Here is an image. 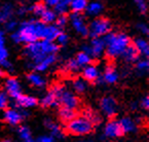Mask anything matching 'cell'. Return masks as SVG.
Listing matches in <instances>:
<instances>
[{"instance_id": "cell-1", "label": "cell", "mask_w": 149, "mask_h": 142, "mask_svg": "<svg viewBox=\"0 0 149 142\" xmlns=\"http://www.w3.org/2000/svg\"><path fill=\"white\" fill-rule=\"evenodd\" d=\"M47 24L38 21H26L19 27L17 32L11 34V39L15 43H31L38 39H45Z\"/></svg>"}, {"instance_id": "cell-2", "label": "cell", "mask_w": 149, "mask_h": 142, "mask_svg": "<svg viewBox=\"0 0 149 142\" xmlns=\"http://www.w3.org/2000/svg\"><path fill=\"white\" fill-rule=\"evenodd\" d=\"M60 46L58 43L46 39H38L31 43H27L25 48V55L32 60V64L41 62L48 54H56Z\"/></svg>"}, {"instance_id": "cell-3", "label": "cell", "mask_w": 149, "mask_h": 142, "mask_svg": "<svg viewBox=\"0 0 149 142\" xmlns=\"http://www.w3.org/2000/svg\"><path fill=\"white\" fill-rule=\"evenodd\" d=\"M106 44V56L109 59H114L121 56L123 52L131 43V38L125 33H113L108 32L102 36Z\"/></svg>"}, {"instance_id": "cell-4", "label": "cell", "mask_w": 149, "mask_h": 142, "mask_svg": "<svg viewBox=\"0 0 149 142\" xmlns=\"http://www.w3.org/2000/svg\"><path fill=\"white\" fill-rule=\"evenodd\" d=\"M94 125L84 115L75 116L70 122H66V132L73 136H84L92 133Z\"/></svg>"}, {"instance_id": "cell-5", "label": "cell", "mask_w": 149, "mask_h": 142, "mask_svg": "<svg viewBox=\"0 0 149 142\" xmlns=\"http://www.w3.org/2000/svg\"><path fill=\"white\" fill-rule=\"evenodd\" d=\"M111 22L106 17L95 19L88 27V36L92 38L102 37L111 31Z\"/></svg>"}, {"instance_id": "cell-6", "label": "cell", "mask_w": 149, "mask_h": 142, "mask_svg": "<svg viewBox=\"0 0 149 142\" xmlns=\"http://www.w3.org/2000/svg\"><path fill=\"white\" fill-rule=\"evenodd\" d=\"M65 90V87L61 85H56L51 89V91L43 97L40 102L42 107L48 108V107H55L59 105V97L62 94V92Z\"/></svg>"}, {"instance_id": "cell-7", "label": "cell", "mask_w": 149, "mask_h": 142, "mask_svg": "<svg viewBox=\"0 0 149 142\" xmlns=\"http://www.w3.org/2000/svg\"><path fill=\"white\" fill-rule=\"evenodd\" d=\"M29 113L25 110H17V109H6L4 110V114H3V118L4 120L11 126H17L21 124L24 118H28Z\"/></svg>"}, {"instance_id": "cell-8", "label": "cell", "mask_w": 149, "mask_h": 142, "mask_svg": "<svg viewBox=\"0 0 149 142\" xmlns=\"http://www.w3.org/2000/svg\"><path fill=\"white\" fill-rule=\"evenodd\" d=\"M100 107L104 114L107 118H112L117 112V102L116 100L112 97H104L100 101Z\"/></svg>"}, {"instance_id": "cell-9", "label": "cell", "mask_w": 149, "mask_h": 142, "mask_svg": "<svg viewBox=\"0 0 149 142\" xmlns=\"http://www.w3.org/2000/svg\"><path fill=\"white\" fill-rule=\"evenodd\" d=\"M70 20L73 28L75 29V31L78 34H80L82 37L88 36V27L84 23V19L80 15V13H73L70 15Z\"/></svg>"}, {"instance_id": "cell-10", "label": "cell", "mask_w": 149, "mask_h": 142, "mask_svg": "<svg viewBox=\"0 0 149 142\" xmlns=\"http://www.w3.org/2000/svg\"><path fill=\"white\" fill-rule=\"evenodd\" d=\"M59 105L76 109L79 105V99L73 93L69 92L65 89L59 97Z\"/></svg>"}, {"instance_id": "cell-11", "label": "cell", "mask_w": 149, "mask_h": 142, "mask_svg": "<svg viewBox=\"0 0 149 142\" xmlns=\"http://www.w3.org/2000/svg\"><path fill=\"white\" fill-rule=\"evenodd\" d=\"M104 134L108 138H118L125 135L119 122L114 120H111L107 122V125L105 126V129H104Z\"/></svg>"}, {"instance_id": "cell-12", "label": "cell", "mask_w": 149, "mask_h": 142, "mask_svg": "<svg viewBox=\"0 0 149 142\" xmlns=\"http://www.w3.org/2000/svg\"><path fill=\"white\" fill-rule=\"evenodd\" d=\"M5 90L8 96H10L13 99L18 98L21 94H22V90H21L20 83L18 79L15 77H9L5 81Z\"/></svg>"}, {"instance_id": "cell-13", "label": "cell", "mask_w": 149, "mask_h": 142, "mask_svg": "<svg viewBox=\"0 0 149 142\" xmlns=\"http://www.w3.org/2000/svg\"><path fill=\"white\" fill-rule=\"evenodd\" d=\"M91 57L99 58L101 57L102 54L104 52L106 48V44L104 42L103 38L101 37H95L92 39L91 42Z\"/></svg>"}, {"instance_id": "cell-14", "label": "cell", "mask_w": 149, "mask_h": 142, "mask_svg": "<svg viewBox=\"0 0 149 142\" xmlns=\"http://www.w3.org/2000/svg\"><path fill=\"white\" fill-rule=\"evenodd\" d=\"M121 57L123 58V60H125L127 63H135V62H137L139 60L140 52L137 50L135 44L131 42V43L125 48V50L123 52Z\"/></svg>"}, {"instance_id": "cell-15", "label": "cell", "mask_w": 149, "mask_h": 142, "mask_svg": "<svg viewBox=\"0 0 149 142\" xmlns=\"http://www.w3.org/2000/svg\"><path fill=\"white\" fill-rule=\"evenodd\" d=\"M56 61H57V56H56V54H48V55L45 56V58H44L41 62H39V63H37V64L30 63L29 66H30L33 70H35V71H45V70L51 65H53Z\"/></svg>"}, {"instance_id": "cell-16", "label": "cell", "mask_w": 149, "mask_h": 142, "mask_svg": "<svg viewBox=\"0 0 149 142\" xmlns=\"http://www.w3.org/2000/svg\"><path fill=\"white\" fill-rule=\"evenodd\" d=\"M15 105L19 108H30L34 107L38 104V100L35 97L28 96V95H23L21 94L18 98L15 99Z\"/></svg>"}, {"instance_id": "cell-17", "label": "cell", "mask_w": 149, "mask_h": 142, "mask_svg": "<svg viewBox=\"0 0 149 142\" xmlns=\"http://www.w3.org/2000/svg\"><path fill=\"white\" fill-rule=\"evenodd\" d=\"M82 75H84V78L86 80L91 81V83H96L98 77L100 76V72H99V69L97 68V66L88 64V65L84 66Z\"/></svg>"}, {"instance_id": "cell-18", "label": "cell", "mask_w": 149, "mask_h": 142, "mask_svg": "<svg viewBox=\"0 0 149 142\" xmlns=\"http://www.w3.org/2000/svg\"><path fill=\"white\" fill-rule=\"evenodd\" d=\"M58 114H59L60 120L63 122H65V124L70 122L71 120H73L75 116H77V113H76V111H75V109L70 108V107H66V106H62L59 109Z\"/></svg>"}, {"instance_id": "cell-19", "label": "cell", "mask_w": 149, "mask_h": 142, "mask_svg": "<svg viewBox=\"0 0 149 142\" xmlns=\"http://www.w3.org/2000/svg\"><path fill=\"white\" fill-rule=\"evenodd\" d=\"M103 79H104V83H115L118 80V73H117L116 69L114 68V66L108 65L106 67Z\"/></svg>"}, {"instance_id": "cell-20", "label": "cell", "mask_w": 149, "mask_h": 142, "mask_svg": "<svg viewBox=\"0 0 149 142\" xmlns=\"http://www.w3.org/2000/svg\"><path fill=\"white\" fill-rule=\"evenodd\" d=\"M119 124H120V127L123 129V133H134V132L137 131V127L135 125L134 120H132L131 118H127V116H125L123 118L120 120H119Z\"/></svg>"}, {"instance_id": "cell-21", "label": "cell", "mask_w": 149, "mask_h": 142, "mask_svg": "<svg viewBox=\"0 0 149 142\" xmlns=\"http://www.w3.org/2000/svg\"><path fill=\"white\" fill-rule=\"evenodd\" d=\"M44 126L52 132V136H53L54 138H62L63 134H62L61 129H60L59 126H58L57 124H55L53 120H51L49 118L44 120Z\"/></svg>"}, {"instance_id": "cell-22", "label": "cell", "mask_w": 149, "mask_h": 142, "mask_svg": "<svg viewBox=\"0 0 149 142\" xmlns=\"http://www.w3.org/2000/svg\"><path fill=\"white\" fill-rule=\"evenodd\" d=\"M134 44L137 48V50H139L140 55H143L145 58H148V56H149V44L146 40L142 39V38H138V39L135 40Z\"/></svg>"}, {"instance_id": "cell-23", "label": "cell", "mask_w": 149, "mask_h": 142, "mask_svg": "<svg viewBox=\"0 0 149 142\" xmlns=\"http://www.w3.org/2000/svg\"><path fill=\"white\" fill-rule=\"evenodd\" d=\"M27 79H28V81L33 87H42L45 85V80L43 79V77H41L37 73H34V72L29 73L27 75Z\"/></svg>"}, {"instance_id": "cell-24", "label": "cell", "mask_w": 149, "mask_h": 142, "mask_svg": "<svg viewBox=\"0 0 149 142\" xmlns=\"http://www.w3.org/2000/svg\"><path fill=\"white\" fill-rule=\"evenodd\" d=\"M13 13V7L10 4H5L0 7V23L10 20Z\"/></svg>"}, {"instance_id": "cell-25", "label": "cell", "mask_w": 149, "mask_h": 142, "mask_svg": "<svg viewBox=\"0 0 149 142\" xmlns=\"http://www.w3.org/2000/svg\"><path fill=\"white\" fill-rule=\"evenodd\" d=\"M84 10L86 11L88 15H98L99 13L103 10V4L99 1H96V2H92L88 5H86V9Z\"/></svg>"}, {"instance_id": "cell-26", "label": "cell", "mask_w": 149, "mask_h": 142, "mask_svg": "<svg viewBox=\"0 0 149 142\" xmlns=\"http://www.w3.org/2000/svg\"><path fill=\"white\" fill-rule=\"evenodd\" d=\"M88 5V0H71L70 5L73 13H82Z\"/></svg>"}, {"instance_id": "cell-27", "label": "cell", "mask_w": 149, "mask_h": 142, "mask_svg": "<svg viewBox=\"0 0 149 142\" xmlns=\"http://www.w3.org/2000/svg\"><path fill=\"white\" fill-rule=\"evenodd\" d=\"M84 115L86 116V118H88V120H90L94 126L99 125L102 120L101 115H100L98 112L94 111V110H92V109H86V111H84Z\"/></svg>"}, {"instance_id": "cell-28", "label": "cell", "mask_w": 149, "mask_h": 142, "mask_svg": "<svg viewBox=\"0 0 149 142\" xmlns=\"http://www.w3.org/2000/svg\"><path fill=\"white\" fill-rule=\"evenodd\" d=\"M18 134H19V137L21 138L22 140L26 142H32V133H31L30 129L26 126H21L20 128L18 129Z\"/></svg>"}, {"instance_id": "cell-29", "label": "cell", "mask_w": 149, "mask_h": 142, "mask_svg": "<svg viewBox=\"0 0 149 142\" xmlns=\"http://www.w3.org/2000/svg\"><path fill=\"white\" fill-rule=\"evenodd\" d=\"M56 15H57V13H56L55 11L46 8L45 10L41 13V15H40L39 17H40V20H41V22L45 23V24H51V23H53L54 21L56 20V17H57Z\"/></svg>"}, {"instance_id": "cell-30", "label": "cell", "mask_w": 149, "mask_h": 142, "mask_svg": "<svg viewBox=\"0 0 149 142\" xmlns=\"http://www.w3.org/2000/svg\"><path fill=\"white\" fill-rule=\"evenodd\" d=\"M75 59H76L77 63L79 64L80 67H84V66L88 65V64H91V61H92V57L84 52H81L79 54H77Z\"/></svg>"}, {"instance_id": "cell-31", "label": "cell", "mask_w": 149, "mask_h": 142, "mask_svg": "<svg viewBox=\"0 0 149 142\" xmlns=\"http://www.w3.org/2000/svg\"><path fill=\"white\" fill-rule=\"evenodd\" d=\"M73 89L77 94H82V93L86 92V81L81 78H77L73 81Z\"/></svg>"}, {"instance_id": "cell-32", "label": "cell", "mask_w": 149, "mask_h": 142, "mask_svg": "<svg viewBox=\"0 0 149 142\" xmlns=\"http://www.w3.org/2000/svg\"><path fill=\"white\" fill-rule=\"evenodd\" d=\"M46 8H47V7H46V5L44 4V3L38 2V3H35V4L33 5V6L31 7L29 10H31L33 13H34V15H37V17H40V15H41V13H43Z\"/></svg>"}, {"instance_id": "cell-33", "label": "cell", "mask_w": 149, "mask_h": 142, "mask_svg": "<svg viewBox=\"0 0 149 142\" xmlns=\"http://www.w3.org/2000/svg\"><path fill=\"white\" fill-rule=\"evenodd\" d=\"M68 20L69 17L66 15V13H62V15H59V17H56V26L59 27L60 29L64 28V27L67 25L68 23Z\"/></svg>"}, {"instance_id": "cell-34", "label": "cell", "mask_w": 149, "mask_h": 142, "mask_svg": "<svg viewBox=\"0 0 149 142\" xmlns=\"http://www.w3.org/2000/svg\"><path fill=\"white\" fill-rule=\"evenodd\" d=\"M148 68H149V62L147 59L145 60H141V61H138L137 63V70L141 74H144L145 73L148 72Z\"/></svg>"}, {"instance_id": "cell-35", "label": "cell", "mask_w": 149, "mask_h": 142, "mask_svg": "<svg viewBox=\"0 0 149 142\" xmlns=\"http://www.w3.org/2000/svg\"><path fill=\"white\" fill-rule=\"evenodd\" d=\"M80 66L79 64L77 63L76 59H71L69 60L67 63H66V69L68 70V71H72V72H76L80 69Z\"/></svg>"}, {"instance_id": "cell-36", "label": "cell", "mask_w": 149, "mask_h": 142, "mask_svg": "<svg viewBox=\"0 0 149 142\" xmlns=\"http://www.w3.org/2000/svg\"><path fill=\"white\" fill-rule=\"evenodd\" d=\"M134 1L136 3L137 7H138L139 11L142 15H146L147 10H148V5H147L146 0H134Z\"/></svg>"}, {"instance_id": "cell-37", "label": "cell", "mask_w": 149, "mask_h": 142, "mask_svg": "<svg viewBox=\"0 0 149 142\" xmlns=\"http://www.w3.org/2000/svg\"><path fill=\"white\" fill-rule=\"evenodd\" d=\"M56 40H57V42H58V45H62V46H63V45H66V44L68 43L69 37H68V35L65 34V33L60 32V34L57 36Z\"/></svg>"}, {"instance_id": "cell-38", "label": "cell", "mask_w": 149, "mask_h": 142, "mask_svg": "<svg viewBox=\"0 0 149 142\" xmlns=\"http://www.w3.org/2000/svg\"><path fill=\"white\" fill-rule=\"evenodd\" d=\"M8 104V99H7V94L4 92H0V110L5 109Z\"/></svg>"}, {"instance_id": "cell-39", "label": "cell", "mask_w": 149, "mask_h": 142, "mask_svg": "<svg viewBox=\"0 0 149 142\" xmlns=\"http://www.w3.org/2000/svg\"><path fill=\"white\" fill-rule=\"evenodd\" d=\"M0 66H1L5 71H13V64H11L9 61H7V59H4L3 61L0 62Z\"/></svg>"}, {"instance_id": "cell-40", "label": "cell", "mask_w": 149, "mask_h": 142, "mask_svg": "<svg viewBox=\"0 0 149 142\" xmlns=\"http://www.w3.org/2000/svg\"><path fill=\"white\" fill-rule=\"evenodd\" d=\"M18 27V23L15 22V21H6V23H5V29H6L7 31H13L15 30V28Z\"/></svg>"}, {"instance_id": "cell-41", "label": "cell", "mask_w": 149, "mask_h": 142, "mask_svg": "<svg viewBox=\"0 0 149 142\" xmlns=\"http://www.w3.org/2000/svg\"><path fill=\"white\" fill-rule=\"evenodd\" d=\"M7 57H8V52H7L6 48H0V62L3 61L4 59H7Z\"/></svg>"}, {"instance_id": "cell-42", "label": "cell", "mask_w": 149, "mask_h": 142, "mask_svg": "<svg viewBox=\"0 0 149 142\" xmlns=\"http://www.w3.org/2000/svg\"><path fill=\"white\" fill-rule=\"evenodd\" d=\"M55 138L53 136H41V137L37 138V141L39 142H53Z\"/></svg>"}, {"instance_id": "cell-43", "label": "cell", "mask_w": 149, "mask_h": 142, "mask_svg": "<svg viewBox=\"0 0 149 142\" xmlns=\"http://www.w3.org/2000/svg\"><path fill=\"white\" fill-rule=\"evenodd\" d=\"M137 28H138L142 33L148 35V27H147L146 24H142V23H141V24H138L137 25Z\"/></svg>"}, {"instance_id": "cell-44", "label": "cell", "mask_w": 149, "mask_h": 142, "mask_svg": "<svg viewBox=\"0 0 149 142\" xmlns=\"http://www.w3.org/2000/svg\"><path fill=\"white\" fill-rule=\"evenodd\" d=\"M141 106H142V108H144V109L148 110L149 108V98L148 97H144V99H142V101H141Z\"/></svg>"}, {"instance_id": "cell-45", "label": "cell", "mask_w": 149, "mask_h": 142, "mask_svg": "<svg viewBox=\"0 0 149 142\" xmlns=\"http://www.w3.org/2000/svg\"><path fill=\"white\" fill-rule=\"evenodd\" d=\"M44 2L46 6H55L59 2V0H44Z\"/></svg>"}, {"instance_id": "cell-46", "label": "cell", "mask_w": 149, "mask_h": 142, "mask_svg": "<svg viewBox=\"0 0 149 142\" xmlns=\"http://www.w3.org/2000/svg\"><path fill=\"white\" fill-rule=\"evenodd\" d=\"M4 48V34L2 31H0V48Z\"/></svg>"}, {"instance_id": "cell-47", "label": "cell", "mask_w": 149, "mask_h": 142, "mask_svg": "<svg viewBox=\"0 0 149 142\" xmlns=\"http://www.w3.org/2000/svg\"><path fill=\"white\" fill-rule=\"evenodd\" d=\"M28 10H29V9L27 8V7H25V6H21L20 8H19L18 13H19V15H25V13H26Z\"/></svg>"}, {"instance_id": "cell-48", "label": "cell", "mask_w": 149, "mask_h": 142, "mask_svg": "<svg viewBox=\"0 0 149 142\" xmlns=\"http://www.w3.org/2000/svg\"><path fill=\"white\" fill-rule=\"evenodd\" d=\"M6 75V71L3 69L2 67H0V78H2V77H5Z\"/></svg>"}, {"instance_id": "cell-49", "label": "cell", "mask_w": 149, "mask_h": 142, "mask_svg": "<svg viewBox=\"0 0 149 142\" xmlns=\"http://www.w3.org/2000/svg\"><path fill=\"white\" fill-rule=\"evenodd\" d=\"M59 2H61V3H63V4H65V5H70V2H71V0H59Z\"/></svg>"}, {"instance_id": "cell-50", "label": "cell", "mask_w": 149, "mask_h": 142, "mask_svg": "<svg viewBox=\"0 0 149 142\" xmlns=\"http://www.w3.org/2000/svg\"><path fill=\"white\" fill-rule=\"evenodd\" d=\"M137 108V103H133V105H132V109H136Z\"/></svg>"}]
</instances>
